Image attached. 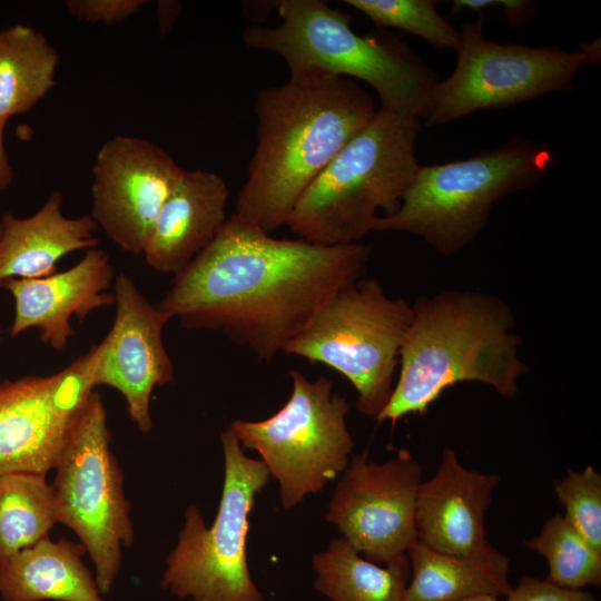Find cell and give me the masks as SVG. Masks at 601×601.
<instances>
[{
  "label": "cell",
  "instance_id": "277c9868",
  "mask_svg": "<svg viewBox=\"0 0 601 601\" xmlns=\"http://www.w3.org/2000/svg\"><path fill=\"white\" fill-rule=\"evenodd\" d=\"M280 22L252 24L246 46L276 53L290 76L321 72L354 77L374 88L381 108L422 120L436 75L396 35L359 36L353 18L322 0L275 1Z\"/></svg>",
  "mask_w": 601,
  "mask_h": 601
},
{
  "label": "cell",
  "instance_id": "4fadbf2b",
  "mask_svg": "<svg viewBox=\"0 0 601 601\" xmlns=\"http://www.w3.org/2000/svg\"><path fill=\"white\" fill-rule=\"evenodd\" d=\"M95 390L90 351L51 375L0 383V475L55 469Z\"/></svg>",
  "mask_w": 601,
  "mask_h": 601
},
{
  "label": "cell",
  "instance_id": "7402d4cb",
  "mask_svg": "<svg viewBox=\"0 0 601 601\" xmlns=\"http://www.w3.org/2000/svg\"><path fill=\"white\" fill-rule=\"evenodd\" d=\"M59 53L39 30L0 29V121L30 111L56 85Z\"/></svg>",
  "mask_w": 601,
  "mask_h": 601
},
{
  "label": "cell",
  "instance_id": "83f0119b",
  "mask_svg": "<svg viewBox=\"0 0 601 601\" xmlns=\"http://www.w3.org/2000/svg\"><path fill=\"white\" fill-rule=\"evenodd\" d=\"M147 3V0H67L65 7L81 21L110 26L139 12Z\"/></svg>",
  "mask_w": 601,
  "mask_h": 601
},
{
  "label": "cell",
  "instance_id": "7c38bea8",
  "mask_svg": "<svg viewBox=\"0 0 601 601\" xmlns=\"http://www.w3.org/2000/svg\"><path fill=\"white\" fill-rule=\"evenodd\" d=\"M421 476V464L406 450L383 463L355 454L337 481L325 519L365 559L395 561L416 541Z\"/></svg>",
  "mask_w": 601,
  "mask_h": 601
},
{
  "label": "cell",
  "instance_id": "d6a6232c",
  "mask_svg": "<svg viewBox=\"0 0 601 601\" xmlns=\"http://www.w3.org/2000/svg\"><path fill=\"white\" fill-rule=\"evenodd\" d=\"M496 6V0H455L453 1L452 13L457 14L463 9L482 11Z\"/></svg>",
  "mask_w": 601,
  "mask_h": 601
},
{
  "label": "cell",
  "instance_id": "d6986e66",
  "mask_svg": "<svg viewBox=\"0 0 601 601\" xmlns=\"http://www.w3.org/2000/svg\"><path fill=\"white\" fill-rule=\"evenodd\" d=\"M63 195L53 190L31 216L6 213L0 218V287L11 279L41 278L58 272L59 260L78 250L97 248L98 228L90 215L67 217Z\"/></svg>",
  "mask_w": 601,
  "mask_h": 601
},
{
  "label": "cell",
  "instance_id": "f546056e",
  "mask_svg": "<svg viewBox=\"0 0 601 601\" xmlns=\"http://www.w3.org/2000/svg\"><path fill=\"white\" fill-rule=\"evenodd\" d=\"M508 23L520 28L529 22L538 12L540 4L529 0H496Z\"/></svg>",
  "mask_w": 601,
  "mask_h": 601
},
{
  "label": "cell",
  "instance_id": "e0dca14e",
  "mask_svg": "<svg viewBox=\"0 0 601 601\" xmlns=\"http://www.w3.org/2000/svg\"><path fill=\"white\" fill-rule=\"evenodd\" d=\"M114 268L107 253L99 248L86 250L83 257L69 269L52 275L11 279L2 287L14 299L12 337L36 328L42 344L62 351L75 336L71 318L81 324L96 309L115 304L107 292Z\"/></svg>",
  "mask_w": 601,
  "mask_h": 601
},
{
  "label": "cell",
  "instance_id": "2e32d148",
  "mask_svg": "<svg viewBox=\"0 0 601 601\" xmlns=\"http://www.w3.org/2000/svg\"><path fill=\"white\" fill-rule=\"evenodd\" d=\"M499 481L495 473L465 467L453 449H444L436 472L417 491L416 541L459 556L493 551L495 548L486 538L484 515Z\"/></svg>",
  "mask_w": 601,
  "mask_h": 601
},
{
  "label": "cell",
  "instance_id": "4316f807",
  "mask_svg": "<svg viewBox=\"0 0 601 601\" xmlns=\"http://www.w3.org/2000/svg\"><path fill=\"white\" fill-rule=\"evenodd\" d=\"M553 490L563 504L568 523L597 551L601 552V475L587 465L569 469L553 481Z\"/></svg>",
  "mask_w": 601,
  "mask_h": 601
},
{
  "label": "cell",
  "instance_id": "ac0fdd59",
  "mask_svg": "<svg viewBox=\"0 0 601 601\" xmlns=\"http://www.w3.org/2000/svg\"><path fill=\"white\" fill-rule=\"evenodd\" d=\"M228 188L208 170H185L164 204L142 250L152 269L176 275L215 238L226 220Z\"/></svg>",
  "mask_w": 601,
  "mask_h": 601
},
{
  "label": "cell",
  "instance_id": "ba28073f",
  "mask_svg": "<svg viewBox=\"0 0 601 601\" xmlns=\"http://www.w3.org/2000/svg\"><path fill=\"white\" fill-rule=\"evenodd\" d=\"M220 442L225 474L216 518L207 526L195 505L185 510L160 585L191 601H265L249 573L246 546L249 514L270 473L262 460L244 453L229 425Z\"/></svg>",
  "mask_w": 601,
  "mask_h": 601
},
{
  "label": "cell",
  "instance_id": "9c48e42d",
  "mask_svg": "<svg viewBox=\"0 0 601 601\" xmlns=\"http://www.w3.org/2000/svg\"><path fill=\"white\" fill-rule=\"evenodd\" d=\"M57 523L71 529L93 563L102 595L119 573L122 549L134 542L131 504L124 474L110 449L107 411L91 393L55 466Z\"/></svg>",
  "mask_w": 601,
  "mask_h": 601
},
{
  "label": "cell",
  "instance_id": "8992f818",
  "mask_svg": "<svg viewBox=\"0 0 601 601\" xmlns=\"http://www.w3.org/2000/svg\"><path fill=\"white\" fill-rule=\"evenodd\" d=\"M553 162L550 146L513 138L462 160L420 165L398 208L377 217L372 231L417 236L451 256L480 235L496 201L533 188Z\"/></svg>",
  "mask_w": 601,
  "mask_h": 601
},
{
  "label": "cell",
  "instance_id": "1f68e13d",
  "mask_svg": "<svg viewBox=\"0 0 601 601\" xmlns=\"http://www.w3.org/2000/svg\"><path fill=\"white\" fill-rule=\"evenodd\" d=\"M4 127L6 124L0 121V191L7 189L14 178V171L4 146Z\"/></svg>",
  "mask_w": 601,
  "mask_h": 601
},
{
  "label": "cell",
  "instance_id": "9a60e30c",
  "mask_svg": "<svg viewBox=\"0 0 601 601\" xmlns=\"http://www.w3.org/2000/svg\"><path fill=\"white\" fill-rule=\"evenodd\" d=\"M116 315L102 341L92 345V382L125 398L129 418L141 434L152 428L150 397L155 387L174 381V363L162 331L170 316L152 305L135 282L120 273L114 283Z\"/></svg>",
  "mask_w": 601,
  "mask_h": 601
},
{
  "label": "cell",
  "instance_id": "f1b7e54d",
  "mask_svg": "<svg viewBox=\"0 0 601 601\" xmlns=\"http://www.w3.org/2000/svg\"><path fill=\"white\" fill-rule=\"evenodd\" d=\"M501 601H599L591 592L558 587L546 579L523 575Z\"/></svg>",
  "mask_w": 601,
  "mask_h": 601
},
{
  "label": "cell",
  "instance_id": "7a4b0ae2",
  "mask_svg": "<svg viewBox=\"0 0 601 601\" xmlns=\"http://www.w3.org/2000/svg\"><path fill=\"white\" fill-rule=\"evenodd\" d=\"M376 111L345 77L308 72L260 90L257 145L234 214L268 234L287 225L307 187Z\"/></svg>",
  "mask_w": 601,
  "mask_h": 601
},
{
  "label": "cell",
  "instance_id": "cb8c5ba5",
  "mask_svg": "<svg viewBox=\"0 0 601 601\" xmlns=\"http://www.w3.org/2000/svg\"><path fill=\"white\" fill-rule=\"evenodd\" d=\"M56 523L55 491L47 474L0 475V561L48 538Z\"/></svg>",
  "mask_w": 601,
  "mask_h": 601
},
{
  "label": "cell",
  "instance_id": "484cf974",
  "mask_svg": "<svg viewBox=\"0 0 601 601\" xmlns=\"http://www.w3.org/2000/svg\"><path fill=\"white\" fill-rule=\"evenodd\" d=\"M378 28H396L423 38L439 49H454L459 30L436 10L434 0H345Z\"/></svg>",
  "mask_w": 601,
  "mask_h": 601
},
{
  "label": "cell",
  "instance_id": "5b68a950",
  "mask_svg": "<svg viewBox=\"0 0 601 601\" xmlns=\"http://www.w3.org/2000/svg\"><path fill=\"white\" fill-rule=\"evenodd\" d=\"M416 117L377 110L307 187L287 226L300 239L338 246L359 243L384 211L393 214L418 168Z\"/></svg>",
  "mask_w": 601,
  "mask_h": 601
},
{
  "label": "cell",
  "instance_id": "44dd1931",
  "mask_svg": "<svg viewBox=\"0 0 601 601\" xmlns=\"http://www.w3.org/2000/svg\"><path fill=\"white\" fill-rule=\"evenodd\" d=\"M412 579L403 601H462L504 598L511 591L510 560L499 550L475 556L437 552L415 541L406 552Z\"/></svg>",
  "mask_w": 601,
  "mask_h": 601
},
{
  "label": "cell",
  "instance_id": "52a82bcc",
  "mask_svg": "<svg viewBox=\"0 0 601 601\" xmlns=\"http://www.w3.org/2000/svg\"><path fill=\"white\" fill-rule=\"evenodd\" d=\"M412 316L404 298L363 277L327 298L283 352L341 373L357 392L358 412L376 418L392 395Z\"/></svg>",
  "mask_w": 601,
  "mask_h": 601
},
{
  "label": "cell",
  "instance_id": "6da1fadb",
  "mask_svg": "<svg viewBox=\"0 0 601 601\" xmlns=\"http://www.w3.org/2000/svg\"><path fill=\"white\" fill-rule=\"evenodd\" d=\"M372 247L277 239L234 213L158 304L187 329L219 331L270 361L318 307L365 277Z\"/></svg>",
  "mask_w": 601,
  "mask_h": 601
},
{
  "label": "cell",
  "instance_id": "603a6c76",
  "mask_svg": "<svg viewBox=\"0 0 601 601\" xmlns=\"http://www.w3.org/2000/svg\"><path fill=\"white\" fill-rule=\"evenodd\" d=\"M314 588L333 601H403L410 581L407 555L380 566L343 536L313 556Z\"/></svg>",
  "mask_w": 601,
  "mask_h": 601
},
{
  "label": "cell",
  "instance_id": "d4e9b609",
  "mask_svg": "<svg viewBox=\"0 0 601 601\" xmlns=\"http://www.w3.org/2000/svg\"><path fill=\"white\" fill-rule=\"evenodd\" d=\"M525 545L544 556L546 580L566 589L601 585V552L592 548L560 513L548 519Z\"/></svg>",
  "mask_w": 601,
  "mask_h": 601
},
{
  "label": "cell",
  "instance_id": "ffe728a7",
  "mask_svg": "<svg viewBox=\"0 0 601 601\" xmlns=\"http://www.w3.org/2000/svg\"><path fill=\"white\" fill-rule=\"evenodd\" d=\"M86 549L67 538H45L0 561L4 601H105Z\"/></svg>",
  "mask_w": 601,
  "mask_h": 601
},
{
  "label": "cell",
  "instance_id": "30bf717a",
  "mask_svg": "<svg viewBox=\"0 0 601 601\" xmlns=\"http://www.w3.org/2000/svg\"><path fill=\"white\" fill-rule=\"evenodd\" d=\"M289 375L292 394L280 410L262 421L229 424L278 482L285 509L321 492L347 467L354 447L346 424L349 404L344 395L333 394V382L325 376L309 381L297 370Z\"/></svg>",
  "mask_w": 601,
  "mask_h": 601
},
{
  "label": "cell",
  "instance_id": "5bb4252c",
  "mask_svg": "<svg viewBox=\"0 0 601 601\" xmlns=\"http://www.w3.org/2000/svg\"><path fill=\"white\" fill-rule=\"evenodd\" d=\"M184 171L157 144L114 136L96 152L90 216L121 250L140 255Z\"/></svg>",
  "mask_w": 601,
  "mask_h": 601
},
{
  "label": "cell",
  "instance_id": "836d02e7",
  "mask_svg": "<svg viewBox=\"0 0 601 601\" xmlns=\"http://www.w3.org/2000/svg\"><path fill=\"white\" fill-rule=\"evenodd\" d=\"M462 601H501V599L491 595H480L475 598L465 599Z\"/></svg>",
  "mask_w": 601,
  "mask_h": 601
},
{
  "label": "cell",
  "instance_id": "8fae6325",
  "mask_svg": "<svg viewBox=\"0 0 601 601\" xmlns=\"http://www.w3.org/2000/svg\"><path fill=\"white\" fill-rule=\"evenodd\" d=\"M484 18L459 30L453 72L433 87L422 120L436 126L483 109L505 108L554 91L571 90L597 49L497 43L485 39Z\"/></svg>",
  "mask_w": 601,
  "mask_h": 601
},
{
  "label": "cell",
  "instance_id": "3957f363",
  "mask_svg": "<svg viewBox=\"0 0 601 601\" xmlns=\"http://www.w3.org/2000/svg\"><path fill=\"white\" fill-rule=\"evenodd\" d=\"M398 357L392 395L375 418L394 425L424 415L449 387L463 382L491 386L504 398L519 391L528 366L520 356L515 316L501 297L477 290H443L422 296Z\"/></svg>",
  "mask_w": 601,
  "mask_h": 601
},
{
  "label": "cell",
  "instance_id": "e575fe53",
  "mask_svg": "<svg viewBox=\"0 0 601 601\" xmlns=\"http://www.w3.org/2000/svg\"><path fill=\"white\" fill-rule=\"evenodd\" d=\"M0 235H1V221H0Z\"/></svg>",
  "mask_w": 601,
  "mask_h": 601
},
{
  "label": "cell",
  "instance_id": "4dcf8cb0",
  "mask_svg": "<svg viewBox=\"0 0 601 601\" xmlns=\"http://www.w3.org/2000/svg\"><path fill=\"white\" fill-rule=\"evenodd\" d=\"M156 7L160 33L166 35L178 17L180 4L176 1L162 0L158 1Z\"/></svg>",
  "mask_w": 601,
  "mask_h": 601
}]
</instances>
